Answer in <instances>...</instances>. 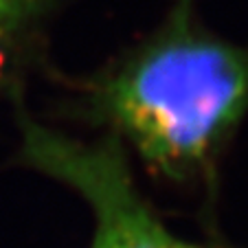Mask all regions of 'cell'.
<instances>
[{
    "mask_svg": "<svg viewBox=\"0 0 248 248\" xmlns=\"http://www.w3.org/2000/svg\"><path fill=\"white\" fill-rule=\"evenodd\" d=\"M46 0H0V62L24 40Z\"/></svg>",
    "mask_w": 248,
    "mask_h": 248,
    "instance_id": "3957f363",
    "label": "cell"
},
{
    "mask_svg": "<svg viewBox=\"0 0 248 248\" xmlns=\"http://www.w3.org/2000/svg\"><path fill=\"white\" fill-rule=\"evenodd\" d=\"M22 156L86 200L93 211L88 248H202L156 217L134 185L125 145L110 132L88 143L22 119Z\"/></svg>",
    "mask_w": 248,
    "mask_h": 248,
    "instance_id": "7a4b0ae2",
    "label": "cell"
},
{
    "mask_svg": "<svg viewBox=\"0 0 248 248\" xmlns=\"http://www.w3.org/2000/svg\"><path fill=\"white\" fill-rule=\"evenodd\" d=\"M90 112L169 180L206 173L248 112V46L196 22L176 0L158 31L90 88Z\"/></svg>",
    "mask_w": 248,
    "mask_h": 248,
    "instance_id": "6da1fadb",
    "label": "cell"
}]
</instances>
